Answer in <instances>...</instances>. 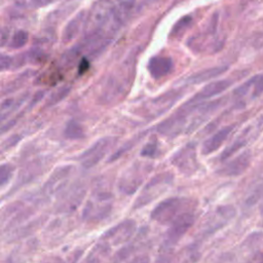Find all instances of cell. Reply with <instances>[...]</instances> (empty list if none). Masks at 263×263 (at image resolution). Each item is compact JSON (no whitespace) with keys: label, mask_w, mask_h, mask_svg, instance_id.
I'll use <instances>...</instances> for the list:
<instances>
[{"label":"cell","mask_w":263,"mask_h":263,"mask_svg":"<svg viewBox=\"0 0 263 263\" xmlns=\"http://www.w3.org/2000/svg\"><path fill=\"white\" fill-rule=\"evenodd\" d=\"M136 68V55H128L106 78L101 87L99 100L104 105L113 104L126 96L133 85Z\"/></svg>","instance_id":"cell-1"},{"label":"cell","mask_w":263,"mask_h":263,"mask_svg":"<svg viewBox=\"0 0 263 263\" xmlns=\"http://www.w3.org/2000/svg\"><path fill=\"white\" fill-rule=\"evenodd\" d=\"M113 208V194L106 189L96 188L82 210L85 222H101L110 216Z\"/></svg>","instance_id":"cell-2"},{"label":"cell","mask_w":263,"mask_h":263,"mask_svg":"<svg viewBox=\"0 0 263 263\" xmlns=\"http://www.w3.org/2000/svg\"><path fill=\"white\" fill-rule=\"evenodd\" d=\"M193 209L192 201L185 197H168L161 200L151 212L150 218L162 225H170L178 216Z\"/></svg>","instance_id":"cell-3"},{"label":"cell","mask_w":263,"mask_h":263,"mask_svg":"<svg viewBox=\"0 0 263 263\" xmlns=\"http://www.w3.org/2000/svg\"><path fill=\"white\" fill-rule=\"evenodd\" d=\"M183 93V89H171L142 103L138 108V113L147 119H154L166 113L182 98Z\"/></svg>","instance_id":"cell-4"},{"label":"cell","mask_w":263,"mask_h":263,"mask_svg":"<svg viewBox=\"0 0 263 263\" xmlns=\"http://www.w3.org/2000/svg\"><path fill=\"white\" fill-rule=\"evenodd\" d=\"M152 163L145 161H136L126 167L117 183L118 190L125 194L132 195L143 184L148 174L152 171Z\"/></svg>","instance_id":"cell-5"},{"label":"cell","mask_w":263,"mask_h":263,"mask_svg":"<svg viewBox=\"0 0 263 263\" xmlns=\"http://www.w3.org/2000/svg\"><path fill=\"white\" fill-rule=\"evenodd\" d=\"M174 181V175L170 172H162L153 176L143 187L141 193L136 198L133 209L138 210L152 202L155 198L167 190Z\"/></svg>","instance_id":"cell-6"},{"label":"cell","mask_w":263,"mask_h":263,"mask_svg":"<svg viewBox=\"0 0 263 263\" xmlns=\"http://www.w3.org/2000/svg\"><path fill=\"white\" fill-rule=\"evenodd\" d=\"M189 123V108L186 104L182 105L181 108L176 110L171 116L162 120L156 125L155 129L158 134L175 138L180 135L183 130L187 129Z\"/></svg>","instance_id":"cell-7"},{"label":"cell","mask_w":263,"mask_h":263,"mask_svg":"<svg viewBox=\"0 0 263 263\" xmlns=\"http://www.w3.org/2000/svg\"><path fill=\"white\" fill-rule=\"evenodd\" d=\"M195 222V214L192 210L184 212L178 216L171 224L164 235L162 247L170 249L178 243V241L184 236V234L192 227Z\"/></svg>","instance_id":"cell-8"},{"label":"cell","mask_w":263,"mask_h":263,"mask_svg":"<svg viewBox=\"0 0 263 263\" xmlns=\"http://www.w3.org/2000/svg\"><path fill=\"white\" fill-rule=\"evenodd\" d=\"M116 143L114 137H104L97 140L86 150H84L76 159L80 161L81 165L85 168H90L99 163L108 153V151Z\"/></svg>","instance_id":"cell-9"},{"label":"cell","mask_w":263,"mask_h":263,"mask_svg":"<svg viewBox=\"0 0 263 263\" xmlns=\"http://www.w3.org/2000/svg\"><path fill=\"white\" fill-rule=\"evenodd\" d=\"M171 162L182 174L186 176L193 175L198 168L195 145L188 143L180 148L172 155Z\"/></svg>","instance_id":"cell-10"},{"label":"cell","mask_w":263,"mask_h":263,"mask_svg":"<svg viewBox=\"0 0 263 263\" xmlns=\"http://www.w3.org/2000/svg\"><path fill=\"white\" fill-rule=\"evenodd\" d=\"M85 192L86 188L84 184L80 182L72 184L70 187L62 191L55 205L57 212L70 213L75 211L82 202Z\"/></svg>","instance_id":"cell-11"},{"label":"cell","mask_w":263,"mask_h":263,"mask_svg":"<svg viewBox=\"0 0 263 263\" xmlns=\"http://www.w3.org/2000/svg\"><path fill=\"white\" fill-rule=\"evenodd\" d=\"M137 225L134 220L127 219L119 222L115 226L108 229L100 238V240L106 242L110 247L115 245H121L132 238L136 231Z\"/></svg>","instance_id":"cell-12"},{"label":"cell","mask_w":263,"mask_h":263,"mask_svg":"<svg viewBox=\"0 0 263 263\" xmlns=\"http://www.w3.org/2000/svg\"><path fill=\"white\" fill-rule=\"evenodd\" d=\"M72 170H73L72 165H62L55 168L42 187L43 194L47 196H51L62 191L71 176Z\"/></svg>","instance_id":"cell-13"},{"label":"cell","mask_w":263,"mask_h":263,"mask_svg":"<svg viewBox=\"0 0 263 263\" xmlns=\"http://www.w3.org/2000/svg\"><path fill=\"white\" fill-rule=\"evenodd\" d=\"M235 216V210L231 205L218 206L212 216L205 221L204 227L202 228V236L214 233L219 228L223 227L228 221Z\"/></svg>","instance_id":"cell-14"},{"label":"cell","mask_w":263,"mask_h":263,"mask_svg":"<svg viewBox=\"0 0 263 263\" xmlns=\"http://www.w3.org/2000/svg\"><path fill=\"white\" fill-rule=\"evenodd\" d=\"M232 83H233V81L231 79H221V80H216V81L210 82L204 87H202L200 89V91L195 93L187 102L188 103H198V102H202L204 100L211 99L213 97H216V96L222 93L228 87H230Z\"/></svg>","instance_id":"cell-15"},{"label":"cell","mask_w":263,"mask_h":263,"mask_svg":"<svg viewBox=\"0 0 263 263\" xmlns=\"http://www.w3.org/2000/svg\"><path fill=\"white\" fill-rule=\"evenodd\" d=\"M251 162V153L250 151H243L238 156L227 162L220 170L218 174L227 177H233L241 175L250 165Z\"/></svg>","instance_id":"cell-16"},{"label":"cell","mask_w":263,"mask_h":263,"mask_svg":"<svg viewBox=\"0 0 263 263\" xmlns=\"http://www.w3.org/2000/svg\"><path fill=\"white\" fill-rule=\"evenodd\" d=\"M88 12L83 10L78 12L65 27L62 35L63 42H70L76 38L82 31H85L87 25Z\"/></svg>","instance_id":"cell-17"},{"label":"cell","mask_w":263,"mask_h":263,"mask_svg":"<svg viewBox=\"0 0 263 263\" xmlns=\"http://www.w3.org/2000/svg\"><path fill=\"white\" fill-rule=\"evenodd\" d=\"M173 67H174L173 60L170 57H163V55L152 57L147 64V69L151 77L154 79H160L166 76L172 72Z\"/></svg>","instance_id":"cell-18"},{"label":"cell","mask_w":263,"mask_h":263,"mask_svg":"<svg viewBox=\"0 0 263 263\" xmlns=\"http://www.w3.org/2000/svg\"><path fill=\"white\" fill-rule=\"evenodd\" d=\"M234 125H227L219 130H217L215 134H213L209 139H206L201 147V153L203 155H209L216 150H218L221 145L226 141V139L229 137L231 132L233 130Z\"/></svg>","instance_id":"cell-19"},{"label":"cell","mask_w":263,"mask_h":263,"mask_svg":"<svg viewBox=\"0 0 263 263\" xmlns=\"http://www.w3.org/2000/svg\"><path fill=\"white\" fill-rule=\"evenodd\" d=\"M47 164V161L44 159H38L35 160L33 163L29 164L28 166H26L18 175L17 178V183L16 185L13 187V190H15L16 187L18 186H23L24 184L30 182L32 179H34L35 177H37L39 174H42V172L44 171L45 165Z\"/></svg>","instance_id":"cell-20"},{"label":"cell","mask_w":263,"mask_h":263,"mask_svg":"<svg viewBox=\"0 0 263 263\" xmlns=\"http://www.w3.org/2000/svg\"><path fill=\"white\" fill-rule=\"evenodd\" d=\"M227 69H228L227 66H218V67L206 68V69L200 70V71L192 74L185 80V82L187 84H198V83L206 82V81L223 74L224 72L227 71Z\"/></svg>","instance_id":"cell-21"},{"label":"cell","mask_w":263,"mask_h":263,"mask_svg":"<svg viewBox=\"0 0 263 263\" xmlns=\"http://www.w3.org/2000/svg\"><path fill=\"white\" fill-rule=\"evenodd\" d=\"M147 132H148V130H144V132H142V133H140V134L134 136V137H133L132 139H129L128 141H126L122 146H120L114 153H112V154L110 155V158L108 159V162H112V161H114V160H117V159L120 158L124 153H126L127 151H129L130 149H133V148L138 144V142H140V141L146 136Z\"/></svg>","instance_id":"cell-22"},{"label":"cell","mask_w":263,"mask_h":263,"mask_svg":"<svg viewBox=\"0 0 263 263\" xmlns=\"http://www.w3.org/2000/svg\"><path fill=\"white\" fill-rule=\"evenodd\" d=\"M64 135L69 140H81L85 137L84 129L76 120H69L65 126Z\"/></svg>","instance_id":"cell-23"},{"label":"cell","mask_w":263,"mask_h":263,"mask_svg":"<svg viewBox=\"0 0 263 263\" xmlns=\"http://www.w3.org/2000/svg\"><path fill=\"white\" fill-rule=\"evenodd\" d=\"M247 135H248V129H246L240 136H238L236 139H235V141L231 144V145H229L222 153H221V155H220V160H226L227 158H229L230 156H232L238 149H240L241 147H243L246 144H247V142H248V140H247Z\"/></svg>","instance_id":"cell-24"},{"label":"cell","mask_w":263,"mask_h":263,"mask_svg":"<svg viewBox=\"0 0 263 263\" xmlns=\"http://www.w3.org/2000/svg\"><path fill=\"white\" fill-rule=\"evenodd\" d=\"M111 252V247L107 245L106 242L100 240L91 250V252L88 254L87 258L85 259L86 261H101L110 254Z\"/></svg>","instance_id":"cell-25"},{"label":"cell","mask_w":263,"mask_h":263,"mask_svg":"<svg viewBox=\"0 0 263 263\" xmlns=\"http://www.w3.org/2000/svg\"><path fill=\"white\" fill-rule=\"evenodd\" d=\"M192 22H193V20H192L191 15L182 16L180 20L177 21V23L172 28L170 35L174 38L182 36L190 28V26L192 25Z\"/></svg>","instance_id":"cell-26"},{"label":"cell","mask_w":263,"mask_h":263,"mask_svg":"<svg viewBox=\"0 0 263 263\" xmlns=\"http://www.w3.org/2000/svg\"><path fill=\"white\" fill-rule=\"evenodd\" d=\"M70 90H71V86H69V85H63V86L59 87L57 90H54L53 92L50 93L44 107L49 108V107H53L54 105L59 104L69 95Z\"/></svg>","instance_id":"cell-27"},{"label":"cell","mask_w":263,"mask_h":263,"mask_svg":"<svg viewBox=\"0 0 263 263\" xmlns=\"http://www.w3.org/2000/svg\"><path fill=\"white\" fill-rule=\"evenodd\" d=\"M135 3L136 0H117L116 12L122 23H124V21L129 15Z\"/></svg>","instance_id":"cell-28"},{"label":"cell","mask_w":263,"mask_h":263,"mask_svg":"<svg viewBox=\"0 0 263 263\" xmlns=\"http://www.w3.org/2000/svg\"><path fill=\"white\" fill-rule=\"evenodd\" d=\"M29 34L25 30H17L11 37L10 41L8 42V46L12 49H18L25 46V44L28 42Z\"/></svg>","instance_id":"cell-29"},{"label":"cell","mask_w":263,"mask_h":263,"mask_svg":"<svg viewBox=\"0 0 263 263\" xmlns=\"http://www.w3.org/2000/svg\"><path fill=\"white\" fill-rule=\"evenodd\" d=\"M32 75V71H27L25 73H22L17 78H15L13 81H11L9 84H7V87L3 89V93H6L8 91H13L21 87L23 83Z\"/></svg>","instance_id":"cell-30"},{"label":"cell","mask_w":263,"mask_h":263,"mask_svg":"<svg viewBox=\"0 0 263 263\" xmlns=\"http://www.w3.org/2000/svg\"><path fill=\"white\" fill-rule=\"evenodd\" d=\"M158 144L157 142H149L147 144L144 145V147L141 150V155L143 157H149V158H153L156 157L158 154Z\"/></svg>","instance_id":"cell-31"},{"label":"cell","mask_w":263,"mask_h":263,"mask_svg":"<svg viewBox=\"0 0 263 263\" xmlns=\"http://www.w3.org/2000/svg\"><path fill=\"white\" fill-rule=\"evenodd\" d=\"M13 174V166L10 165L9 163H3L1 165V178H0V183L1 187H4L9 180L11 179Z\"/></svg>","instance_id":"cell-32"},{"label":"cell","mask_w":263,"mask_h":263,"mask_svg":"<svg viewBox=\"0 0 263 263\" xmlns=\"http://www.w3.org/2000/svg\"><path fill=\"white\" fill-rule=\"evenodd\" d=\"M253 77H254V85H253L252 98L255 99L263 93V73L255 75Z\"/></svg>","instance_id":"cell-33"},{"label":"cell","mask_w":263,"mask_h":263,"mask_svg":"<svg viewBox=\"0 0 263 263\" xmlns=\"http://www.w3.org/2000/svg\"><path fill=\"white\" fill-rule=\"evenodd\" d=\"M20 139H21V137L17 136V135H13V136L9 137L8 139H6L5 142H3V144H2V149L5 150V149L11 148L12 146H14V145L20 141Z\"/></svg>","instance_id":"cell-34"},{"label":"cell","mask_w":263,"mask_h":263,"mask_svg":"<svg viewBox=\"0 0 263 263\" xmlns=\"http://www.w3.org/2000/svg\"><path fill=\"white\" fill-rule=\"evenodd\" d=\"M12 67V57L6 55V54H2L1 55V70H8L11 69Z\"/></svg>","instance_id":"cell-35"},{"label":"cell","mask_w":263,"mask_h":263,"mask_svg":"<svg viewBox=\"0 0 263 263\" xmlns=\"http://www.w3.org/2000/svg\"><path fill=\"white\" fill-rule=\"evenodd\" d=\"M58 0H30V3L34 7H44L57 2Z\"/></svg>","instance_id":"cell-36"},{"label":"cell","mask_w":263,"mask_h":263,"mask_svg":"<svg viewBox=\"0 0 263 263\" xmlns=\"http://www.w3.org/2000/svg\"><path fill=\"white\" fill-rule=\"evenodd\" d=\"M88 66H89L88 61H87L85 58H83V59L80 61V64H79V73H80V74H81V73H84L85 70L88 69Z\"/></svg>","instance_id":"cell-37"},{"label":"cell","mask_w":263,"mask_h":263,"mask_svg":"<svg viewBox=\"0 0 263 263\" xmlns=\"http://www.w3.org/2000/svg\"><path fill=\"white\" fill-rule=\"evenodd\" d=\"M154 1H156V0H147V2H149V3H152V2H154Z\"/></svg>","instance_id":"cell-38"}]
</instances>
